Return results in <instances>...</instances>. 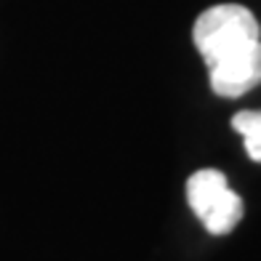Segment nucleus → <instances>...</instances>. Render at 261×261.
I'll return each instance as SVG.
<instances>
[{
	"mask_svg": "<svg viewBox=\"0 0 261 261\" xmlns=\"http://www.w3.org/2000/svg\"><path fill=\"white\" fill-rule=\"evenodd\" d=\"M232 128L243 136L251 160L261 163V112H253V110L237 112L232 117Z\"/></svg>",
	"mask_w": 261,
	"mask_h": 261,
	"instance_id": "nucleus-5",
	"label": "nucleus"
},
{
	"mask_svg": "<svg viewBox=\"0 0 261 261\" xmlns=\"http://www.w3.org/2000/svg\"><path fill=\"white\" fill-rule=\"evenodd\" d=\"M229 189L227 184V176L221 171H213V168H205V171H197L189 176L187 181V200H189V208L197 213V219L216 203V200Z\"/></svg>",
	"mask_w": 261,
	"mask_h": 261,
	"instance_id": "nucleus-3",
	"label": "nucleus"
},
{
	"mask_svg": "<svg viewBox=\"0 0 261 261\" xmlns=\"http://www.w3.org/2000/svg\"><path fill=\"white\" fill-rule=\"evenodd\" d=\"M240 219H243V200L237 197L232 189H227V192L200 216V221L205 224V229L211 234H229Z\"/></svg>",
	"mask_w": 261,
	"mask_h": 261,
	"instance_id": "nucleus-4",
	"label": "nucleus"
},
{
	"mask_svg": "<svg viewBox=\"0 0 261 261\" xmlns=\"http://www.w3.org/2000/svg\"><path fill=\"white\" fill-rule=\"evenodd\" d=\"M192 40L205 64H216L219 59L234 54L237 48L261 40L258 21L245 6L237 3H219L197 16Z\"/></svg>",
	"mask_w": 261,
	"mask_h": 261,
	"instance_id": "nucleus-1",
	"label": "nucleus"
},
{
	"mask_svg": "<svg viewBox=\"0 0 261 261\" xmlns=\"http://www.w3.org/2000/svg\"><path fill=\"white\" fill-rule=\"evenodd\" d=\"M211 88L224 99H237L261 83V40L237 48L211 64Z\"/></svg>",
	"mask_w": 261,
	"mask_h": 261,
	"instance_id": "nucleus-2",
	"label": "nucleus"
}]
</instances>
